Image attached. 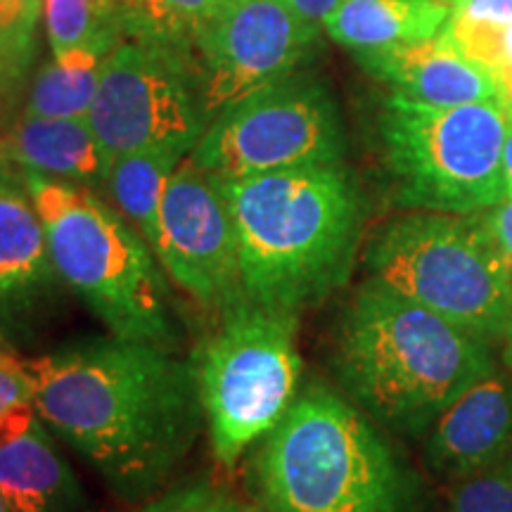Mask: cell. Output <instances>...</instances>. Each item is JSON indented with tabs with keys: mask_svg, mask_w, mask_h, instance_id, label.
Masks as SVG:
<instances>
[{
	"mask_svg": "<svg viewBox=\"0 0 512 512\" xmlns=\"http://www.w3.org/2000/svg\"><path fill=\"white\" fill-rule=\"evenodd\" d=\"M48 430L91 463L124 501L162 489L204 420L195 366L157 344L114 335L27 358Z\"/></svg>",
	"mask_w": 512,
	"mask_h": 512,
	"instance_id": "6da1fadb",
	"label": "cell"
},
{
	"mask_svg": "<svg viewBox=\"0 0 512 512\" xmlns=\"http://www.w3.org/2000/svg\"><path fill=\"white\" fill-rule=\"evenodd\" d=\"M221 185L238 230L247 302L302 313L347 283L363 204L342 166H297Z\"/></svg>",
	"mask_w": 512,
	"mask_h": 512,
	"instance_id": "7a4b0ae2",
	"label": "cell"
},
{
	"mask_svg": "<svg viewBox=\"0 0 512 512\" xmlns=\"http://www.w3.org/2000/svg\"><path fill=\"white\" fill-rule=\"evenodd\" d=\"M335 370L368 415L420 434L496 366L489 339L368 280L339 323Z\"/></svg>",
	"mask_w": 512,
	"mask_h": 512,
	"instance_id": "3957f363",
	"label": "cell"
},
{
	"mask_svg": "<svg viewBox=\"0 0 512 512\" xmlns=\"http://www.w3.org/2000/svg\"><path fill=\"white\" fill-rule=\"evenodd\" d=\"M268 512H411L413 484L361 411L325 387L299 394L249 463Z\"/></svg>",
	"mask_w": 512,
	"mask_h": 512,
	"instance_id": "277c9868",
	"label": "cell"
},
{
	"mask_svg": "<svg viewBox=\"0 0 512 512\" xmlns=\"http://www.w3.org/2000/svg\"><path fill=\"white\" fill-rule=\"evenodd\" d=\"M17 174L41 216L50 259L64 287L110 335L174 349L166 273L143 235L91 188Z\"/></svg>",
	"mask_w": 512,
	"mask_h": 512,
	"instance_id": "5b68a950",
	"label": "cell"
},
{
	"mask_svg": "<svg viewBox=\"0 0 512 512\" xmlns=\"http://www.w3.org/2000/svg\"><path fill=\"white\" fill-rule=\"evenodd\" d=\"M370 280L484 339L512 318V261L482 214L413 211L366 249Z\"/></svg>",
	"mask_w": 512,
	"mask_h": 512,
	"instance_id": "8992f818",
	"label": "cell"
},
{
	"mask_svg": "<svg viewBox=\"0 0 512 512\" xmlns=\"http://www.w3.org/2000/svg\"><path fill=\"white\" fill-rule=\"evenodd\" d=\"M503 100L434 107L392 93L380 112L394 200L413 211L482 214L508 197Z\"/></svg>",
	"mask_w": 512,
	"mask_h": 512,
	"instance_id": "52a82bcc",
	"label": "cell"
},
{
	"mask_svg": "<svg viewBox=\"0 0 512 512\" xmlns=\"http://www.w3.org/2000/svg\"><path fill=\"white\" fill-rule=\"evenodd\" d=\"M299 313L240 302L192 356L214 458L233 470L297 399Z\"/></svg>",
	"mask_w": 512,
	"mask_h": 512,
	"instance_id": "ba28073f",
	"label": "cell"
},
{
	"mask_svg": "<svg viewBox=\"0 0 512 512\" xmlns=\"http://www.w3.org/2000/svg\"><path fill=\"white\" fill-rule=\"evenodd\" d=\"M342 126L318 81L287 76L245 95L209 121L190 157L221 181L339 164Z\"/></svg>",
	"mask_w": 512,
	"mask_h": 512,
	"instance_id": "9c48e42d",
	"label": "cell"
},
{
	"mask_svg": "<svg viewBox=\"0 0 512 512\" xmlns=\"http://www.w3.org/2000/svg\"><path fill=\"white\" fill-rule=\"evenodd\" d=\"M88 121L114 159L147 147L192 152L207 131L209 114L195 74L181 57L128 38L102 62Z\"/></svg>",
	"mask_w": 512,
	"mask_h": 512,
	"instance_id": "30bf717a",
	"label": "cell"
},
{
	"mask_svg": "<svg viewBox=\"0 0 512 512\" xmlns=\"http://www.w3.org/2000/svg\"><path fill=\"white\" fill-rule=\"evenodd\" d=\"M316 38L318 27L287 0H226L190 48L209 121L261 86L292 76L311 57Z\"/></svg>",
	"mask_w": 512,
	"mask_h": 512,
	"instance_id": "8fae6325",
	"label": "cell"
},
{
	"mask_svg": "<svg viewBox=\"0 0 512 512\" xmlns=\"http://www.w3.org/2000/svg\"><path fill=\"white\" fill-rule=\"evenodd\" d=\"M152 249L166 278L204 309L226 313L245 302L240 240L223 185L190 155L166 183Z\"/></svg>",
	"mask_w": 512,
	"mask_h": 512,
	"instance_id": "7c38bea8",
	"label": "cell"
},
{
	"mask_svg": "<svg viewBox=\"0 0 512 512\" xmlns=\"http://www.w3.org/2000/svg\"><path fill=\"white\" fill-rule=\"evenodd\" d=\"M62 290L41 216L17 171L0 159V347L34 335Z\"/></svg>",
	"mask_w": 512,
	"mask_h": 512,
	"instance_id": "4fadbf2b",
	"label": "cell"
},
{
	"mask_svg": "<svg viewBox=\"0 0 512 512\" xmlns=\"http://www.w3.org/2000/svg\"><path fill=\"white\" fill-rule=\"evenodd\" d=\"M512 453V380L491 370L465 389L434 422L427 463L463 479Z\"/></svg>",
	"mask_w": 512,
	"mask_h": 512,
	"instance_id": "5bb4252c",
	"label": "cell"
},
{
	"mask_svg": "<svg viewBox=\"0 0 512 512\" xmlns=\"http://www.w3.org/2000/svg\"><path fill=\"white\" fill-rule=\"evenodd\" d=\"M356 57L392 93L422 105L456 107L503 100L494 74L441 36Z\"/></svg>",
	"mask_w": 512,
	"mask_h": 512,
	"instance_id": "9a60e30c",
	"label": "cell"
},
{
	"mask_svg": "<svg viewBox=\"0 0 512 512\" xmlns=\"http://www.w3.org/2000/svg\"><path fill=\"white\" fill-rule=\"evenodd\" d=\"M0 159L24 174H38L105 188L112 157L95 136L88 117H29L22 114L0 138Z\"/></svg>",
	"mask_w": 512,
	"mask_h": 512,
	"instance_id": "2e32d148",
	"label": "cell"
},
{
	"mask_svg": "<svg viewBox=\"0 0 512 512\" xmlns=\"http://www.w3.org/2000/svg\"><path fill=\"white\" fill-rule=\"evenodd\" d=\"M0 496L10 512H81L79 482L43 420L0 444Z\"/></svg>",
	"mask_w": 512,
	"mask_h": 512,
	"instance_id": "e0dca14e",
	"label": "cell"
},
{
	"mask_svg": "<svg viewBox=\"0 0 512 512\" xmlns=\"http://www.w3.org/2000/svg\"><path fill=\"white\" fill-rule=\"evenodd\" d=\"M448 12L446 0H342L323 27L339 46L366 55L439 36Z\"/></svg>",
	"mask_w": 512,
	"mask_h": 512,
	"instance_id": "ac0fdd59",
	"label": "cell"
},
{
	"mask_svg": "<svg viewBox=\"0 0 512 512\" xmlns=\"http://www.w3.org/2000/svg\"><path fill=\"white\" fill-rule=\"evenodd\" d=\"M188 155L190 152L178 147H147L112 159L105 183L110 204L143 235L150 247H155L157 240L159 207L166 183Z\"/></svg>",
	"mask_w": 512,
	"mask_h": 512,
	"instance_id": "d6986e66",
	"label": "cell"
},
{
	"mask_svg": "<svg viewBox=\"0 0 512 512\" xmlns=\"http://www.w3.org/2000/svg\"><path fill=\"white\" fill-rule=\"evenodd\" d=\"M105 57L91 48H76L50 57L31 81L22 114L60 119L88 117Z\"/></svg>",
	"mask_w": 512,
	"mask_h": 512,
	"instance_id": "ffe728a7",
	"label": "cell"
},
{
	"mask_svg": "<svg viewBox=\"0 0 512 512\" xmlns=\"http://www.w3.org/2000/svg\"><path fill=\"white\" fill-rule=\"evenodd\" d=\"M223 3L226 0H124L119 24L124 36L162 46L190 67L192 41Z\"/></svg>",
	"mask_w": 512,
	"mask_h": 512,
	"instance_id": "44dd1931",
	"label": "cell"
},
{
	"mask_svg": "<svg viewBox=\"0 0 512 512\" xmlns=\"http://www.w3.org/2000/svg\"><path fill=\"white\" fill-rule=\"evenodd\" d=\"M43 17L53 55L91 48L110 55L121 43L119 15L93 0H43Z\"/></svg>",
	"mask_w": 512,
	"mask_h": 512,
	"instance_id": "7402d4cb",
	"label": "cell"
},
{
	"mask_svg": "<svg viewBox=\"0 0 512 512\" xmlns=\"http://www.w3.org/2000/svg\"><path fill=\"white\" fill-rule=\"evenodd\" d=\"M444 41L494 74L505 105L512 107V24L508 27H460L444 24Z\"/></svg>",
	"mask_w": 512,
	"mask_h": 512,
	"instance_id": "603a6c76",
	"label": "cell"
},
{
	"mask_svg": "<svg viewBox=\"0 0 512 512\" xmlns=\"http://www.w3.org/2000/svg\"><path fill=\"white\" fill-rule=\"evenodd\" d=\"M444 512H512V453L475 475L456 479Z\"/></svg>",
	"mask_w": 512,
	"mask_h": 512,
	"instance_id": "cb8c5ba5",
	"label": "cell"
},
{
	"mask_svg": "<svg viewBox=\"0 0 512 512\" xmlns=\"http://www.w3.org/2000/svg\"><path fill=\"white\" fill-rule=\"evenodd\" d=\"M136 512H247V505L221 486L197 482L147 498Z\"/></svg>",
	"mask_w": 512,
	"mask_h": 512,
	"instance_id": "d4e9b609",
	"label": "cell"
},
{
	"mask_svg": "<svg viewBox=\"0 0 512 512\" xmlns=\"http://www.w3.org/2000/svg\"><path fill=\"white\" fill-rule=\"evenodd\" d=\"M34 41L0 31V98L17 91L29 72Z\"/></svg>",
	"mask_w": 512,
	"mask_h": 512,
	"instance_id": "484cf974",
	"label": "cell"
},
{
	"mask_svg": "<svg viewBox=\"0 0 512 512\" xmlns=\"http://www.w3.org/2000/svg\"><path fill=\"white\" fill-rule=\"evenodd\" d=\"M17 403H34V384L27 361L12 354L10 349L0 351V415Z\"/></svg>",
	"mask_w": 512,
	"mask_h": 512,
	"instance_id": "4316f807",
	"label": "cell"
},
{
	"mask_svg": "<svg viewBox=\"0 0 512 512\" xmlns=\"http://www.w3.org/2000/svg\"><path fill=\"white\" fill-rule=\"evenodd\" d=\"M8 29L34 41L38 17L43 15V0H0Z\"/></svg>",
	"mask_w": 512,
	"mask_h": 512,
	"instance_id": "83f0119b",
	"label": "cell"
},
{
	"mask_svg": "<svg viewBox=\"0 0 512 512\" xmlns=\"http://www.w3.org/2000/svg\"><path fill=\"white\" fill-rule=\"evenodd\" d=\"M486 221H489L491 230H494L498 245L503 247V252L508 254V259L512 261V197L508 195L505 200H501L496 207L484 211Z\"/></svg>",
	"mask_w": 512,
	"mask_h": 512,
	"instance_id": "f1b7e54d",
	"label": "cell"
},
{
	"mask_svg": "<svg viewBox=\"0 0 512 512\" xmlns=\"http://www.w3.org/2000/svg\"><path fill=\"white\" fill-rule=\"evenodd\" d=\"M287 3H290V8L297 12L299 17L306 19L313 27H320V24H325V19L339 8L342 0H287Z\"/></svg>",
	"mask_w": 512,
	"mask_h": 512,
	"instance_id": "f546056e",
	"label": "cell"
},
{
	"mask_svg": "<svg viewBox=\"0 0 512 512\" xmlns=\"http://www.w3.org/2000/svg\"><path fill=\"white\" fill-rule=\"evenodd\" d=\"M505 114H508V131H505V145H503V171H505V188H508V195L512 197V107L510 105H505Z\"/></svg>",
	"mask_w": 512,
	"mask_h": 512,
	"instance_id": "4dcf8cb0",
	"label": "cell"
},
{
	"mask_svg": "<svg viewBox=\"0 0 512 512\" xmlns=\"http://www.w3.org/2000/svg\"><path fill=\"white\" fill-rule=\"evenodd\" d=\"M505 363H508V368L512 373V318H510L508 332H505Z\"/></svg>",
	"mask_w": 512,
	"mask_h": 512,
	"instance_id": "1f68e13d",
	"label": "cell"
},
{
	"mask_svg": "<svg viewBox=\"0 0 512 512\" xmlns=\"http://www.w3.org/2000/svg\"><path fill=\"white\" fill-rule=\"evenodd\" d=\"M93 3L100 5V8H105V10L117 12V15H119V8H121V3H124V0H93Z\"/></svg>",
	"mask_w": 512,
	"mask_h": 512,
	"instance_id": "d6a6232c",
	"label": "cell"
},
{
	"mask_svg": "<svg viewBox=\"0 0 512 512\" xmlns=\"http://www.w3.org/2000/svg\"><path fill=\"white\" fill-rule=\"evenodd\" d=\"M0 31H5V34H15V31L8 29V24H5V15H3V5H0ZM19 36V34H17ZM24 38V36H22ZM29 41V38H27Z\"/></svg>",
	"mask_w": 512,
	"mask_h": 512,
	"instance_id": "836d02e7",
	"label": "cell"
},
{
	"mask_svg": "<svg viewBox=\"0 0 512 512\" xmlns=\"http://www.w3.org/2000/svg\"><path fill=\"white\" fill-rule=\"evenodd\" d=\"M247 512H268V510H264V508H261V505H247Z\"/></svg>",
	"mask_w": 512,
	"mask_h": 512,
	"instance_id": "e575fe53",
	"label": "cell"
},
{
	"mask_svg": "<svg viewBox=\"0 0 512 512\" xmlns=\"http://www.w3.org/2000/svg\"><path fill=\"white\" fill-rule=\"evenodd\" d=\"M0 512H10L8 505H5V501H3V496H0Z\"/></svg>",
	"mask_w": 512,
	"mask_h": 512,
	"instance_id": "d590c367",
	"label": "cell"
},
{
	"mask_svg": "<svg viewBox=\"0 0 512 512\" xmlns=\"http://www.w3.org/2000/svg\"><path fill=\"white\" fill-rule=\"evenodd\" d=\"M0 351H3V347H0Z\"/></svg>",
	"mask_w": 512,
	"mask_h": 512,
	"instance_id": "8d00e7d4",
	"label": "cell"
}]
</instances>
